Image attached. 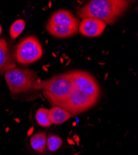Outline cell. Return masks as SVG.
<instances>
[{"mask_svg": "<svg viewBox=\"0 0 138 155\" xmlns=\"http://www.w3.org/2000/svg\"><path fill=\"white\" fill-rule=\"evenodd\" d=\"M68 143H69V144H71V145H74L75 143H74V141H73V140H70V139H68Z\"/></svg>", "mask_w": 138, "mask_h": 155, "instance_id": "obj_17", "label": "cell"}, {"mask_svg": "<svg viewBox=\"0 0 138 155\" xmlns=\"http://www.w3.org/2000/svg\"><path fill=\"white\" fill-rule=\"evenodd\" d=\"M130 1L124 0H92L78 12L80 19L95 18L113 24L127 10Z\"/></svg>", "mask_w": 138, "mask_h": 155, "instance_id": "obj_1", "label": "cell"}, {"mask_svg": "<svg viewBox=\"0 0 138 155\" xmlns=\"http://www.w3.org/2000/svg\"><path fill=\"white\" fill-rule=\"evenodd\" d=\"M63 144V140L59 137L52 135L47 138V147L51 151H55L59 150Z\"/></svg>", "mask_w": 138, "mask_h": 155, "instance_id": "obj_15", "label": "cell"}, {"mask_svg": "<svg viewBox=\"0 0 138 155\" xmlns=\"http://www.w3.org/2000/svg\"><path fill=\"white\" fill-rule=\"evenodd\" d=\"M48 114L50 121L55 125L64 123L74 116L65 109L58 106H54L49 109Z\"/></svg>", "mask_w": 138, "mask_h": 155, "instance_id": "obj_11", "label": "cell"}, {"mask_svg": "<svg viewBox=\"0 0 138 155\" xmlns=\"http://www.w3.org/2000/svg\"><path fill=\"white\" fill-rule=\"evenodd\" d=\"M48 22L77 29H78L80 23L79 19L74 17L71 12L63 9L55 12L51 18H50Z\"/></svg>", "mask_w": 138, "mask_h": 155, "instance_id": "obj_8", "label": "cell"}, {"mask_svg": "<svg viewBox=\"0 0 138 155\" xmlns=\"http://www.w3.org/2000/svg\"><path fill=\"white\" fill-rule=\"evenodd\" d=\"M43 55V48L38 38L29 36L23 39L17 46L16 58L18 63L30 64L39 60Z\"/></svg>", "mask_w": 138, "mask_h": 155, "instance_id": "obj_4", "label": "cell"}, {"mask_svg": "<svg viewBox=\"0 0 138 155\" xmlns=\"http://www.w3.org/2000/svg\"><path fill=\"white\" fill-rule=\"evenodd\" d=\"M15 63L12 60L8 49V45L4 38H0V71L15 68Z\"/></svg>", "mask_w": 138, "mask_h": 155, "instance_id": "obj_10", "label": "cell"}, {"mask_svg": "<svg viewBox=\"0 0 138 155\" xmlns=\"http://www.w3.org/2000/svg\"><path fill=\"white\" fill-rule=\"evenodd\" d=\"M26 27V22L22 19H18L14 21L10 28L9 34L12 39H15L21 34Z\"/></svg>", "mask_w": 138, "mask_h": 155, "instance_id": "obj_14", "label": "cell"}, {"mask_svg": "<svg viewBox=\"0 0 138 155\" xmlns=\"http://www.w3.org/2000/svg\"><path fill=\"white\" fill-rule=\"evenodd\" d=\"M53 56H54V57H55V58H56V54H55H55H53Z\"/></svg>", "mask_w": 138, "mask_h": 155, "instance_id": "obj_23", "label": "cell"}, {"mask_svg": "<svg viewBox=\"0 0 138 155\" xmlns=\"http://www.w3.org/2000/svg\"><path fill=\"white\" fill-rule=\"evenodd\" d=\"M32 148L39 153H43L47 148V137L45 132L36 134L30 138Z\"/></svg>", "mask_w": 138, "mask_h": 155, "instance_id": "obj_12", "label": "cell"}, {"mask_svg": "<svg viewBox=\"0 0 138 155\" xmlns=\"http://www.w3.org/2000/svg\"><path fill=\"white\" fill-rule=\"evenodd\" d=\"M63 55L64 56V58H66V59H68L69 58V57L67 56V55H65V54H63Z\"/></svg>", "mask_w": 138, "mask_h": 155, "instance_id": "obj_19", "label": "cell"}, {"mask_svg": "<svg viewBox=\"0 0 138 155\" xmlns=\"http://www.w3.org/2000/svg\"><path fill=\"white\" fill-rule=\"evenodd\" d=\"M74 139L75 140V141H77V142H79V137L78 136V135H74Z\"/></svg>", "mask_w": 138, "mask_h": 155, "instance_id": "obj_16", "label": "cell"}, {"mask_svg": "<svg viewBox=\"0 0 138 155\" xmlns=\"http://www.w3.org/2000/svg\"><path fill=\"white\" fill-rule=\"evenodd\" d=\"M67 73L74 87L90 96L99 99L101 93L100 87L93 76L86 71L78 70Z\"/></svg>", "mask_w": 138, "mask_h": 155, "instance_id": "obj_6", "label": "cell"}, {"mask_svg": "<svg viewBox=\"0 0 138 155\" xmlns=\"http://www.w3.org/2000/svg\"><path fill=\"white\" fill-rule=\"evenodd\" d=\"M73 125H76V123H73Z\"/></svg>", "mask_w": 138, "mask_h": 155, "instance_id": "obj_24", "label": "cell"}, {"mask_svg": "<svg viewBox=\"0 0 138 155\" xmlns=\"http://www.w3.org/2000/svg\"><path fill=\"white\" fill-rule=\"evenodd\" d=\"M5 80L11 95L32 89L39 90L42 83L37 72L22 68H12L6 71Z\"/></svg>", "mask_w": 138, "mask_h": 155, "instance_id": "obj_3", "label": "cell"}, {"mask_svg": "<svg viewBox=\"0 0 138 155\" xmlns=\"http://www.w3.org/2000/svg\"><path fill=\"white\" fill-rule=\"evenodd\" d=\"M72 87L71 78L66 73L42 81L40 89L42 90L45 98L53 107H61L68 99Z\"/></svg>", "mask_w": 138, "mask_h": 155, "instance_id": "obj_2", "label": "cell"}, {"mask_svg": "<svg viewBox=\"0 0 138 155\" xmlns=\"http://www.w3.org/2000/svg\"><path fill=\"white\" fill-rule=\"evenodd\" d=\"M71 62V60H69V61H68V62L66 63V65H68V64L69 63Z\"/></svg>", "mask_w": 138, "mask_h": 155, "instance_id": "obj_21", "label": "cell"}, {"mask_svg": "<svg viewBox=\"0 0 138 155\" xmlns=\"http://www.w3.org/2000/svg\"><path fill=\"white\" fill-rule=\"evenodd\" d=\"M108 73L106 74V75H105V80H106V79H107V75H108Z\"/></svg>", "mask_w": 138, "mask_h": 155, "instance_id": "obj_22", "label": "cell"}, {"mask_svg": "<svg viewBox=\"0 0 138 155\" xmlns=\"http://www.w3.org/2000/svg\"><path fill=\"white\" fill-rule=\"evenodd\" d=\"M2 25H0V35L2 34Z\"/></svg>", "mask_w": 138, "mask_h": 155, "instance_id": "obj_20", "label": "cell"}, {"mask_svg": "<svg viewBox=\"0 0 138 155\" xmlns=\"http://www.w3.org/2000/svg\"><path fill=\"white\" fill-rule=\"evenodd\" d=\"M98 101L72 85L68 99L61 107L65 109L73 115H76L90 109L96 104Z\"/></svg>", "mask_w": 138, "mask_h": 155, "instance_id": "obj_5", "label": "cell"}, {"mask_svg": "<svg viewBox=\"0 0 138 155\" xmlns=\"http://www.w3.org/2000/svg\"><path fill=\"white\" fill-rule=\"evenodd\" d=\"M49 109L40 108L36 112L35 118L39 125L43 127H48L52 125L49 118Z\"/></svg>", "mask_w": 138, "mask_h": 155, "instance_id": "obj_13", "label": "cell"}, {"mask_svg": "<svg viewBox=\"0 0 138 155\" xmlns=\"http://www.w3.org/2000/svg\"><path fill=\"white\" fill-rule=\"evenodd\" d=\"M107 27V24L102 21L95 18H88L83 19L79 23L78 30L82 35L95 37L101 35Z\"/></svg>", "mask_w": 138, "mask_h": 155, "instance_id": "obj_7", "label": "cell"}, {"mask_svg": "<svg viewBox=\"0 0 138 155\" xmlns=\"http://www.w3.org/2000/svg\"><path fill=\"white\" fill-rule=\"evenodd\" d=\"M46 29L48 32L53 37L57 38H68L78 34V29H74L65 25H57L48 22L46 25Z\"/></svg>", "mask_w": 138, "mask_h": 155, "instance_id": "obj_9", "label": "cell"}, {"mask_svg": "<svg viewBox=\"0 0 138 155\" xmlns=\"http://www.w3.org/2000/svg\"><path fill=\"white\" fill-rule=\"evenodd\" d=\"M60 61H61V64H63V62H64L63 58L62 57H61V58H60Z\"/></svg>", "mask_w": 138, "mask_h": 155, "instance_id": "obj_18", "label": "cell"}]
</instances>
